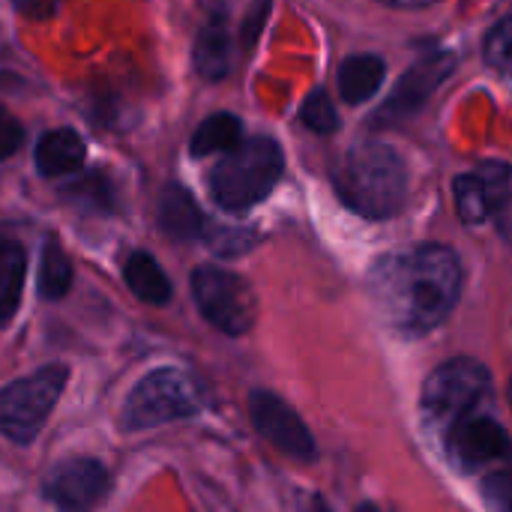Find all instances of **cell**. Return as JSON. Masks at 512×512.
<instances>
[{"label":"cell","mask_w":512,"mask_h":512,"mask_svg":"<svg viewBox=\"0 0 512 512\" xmlns=\"http://www.w3.org/2000/svg\"><path fill=\"white\" fill-rule=\"evenodd\" d=\"M462 279V258L450 246H420L378 261L372 294L393 330L426 336L456 309Z\"/></svg>","instance_id":"cell-1"},{"label":"cell","mask_w":512,"mask_h":512,"mask_svg":"<svg viewBox=\"0 0 512 512\" xmlns=\"http://www.w3.org/2000/svg\"><path fill=\"white\" fill-rule=\"evenodd\" d=\"M159 228L180 240V243H192L198 240L204 231H207V222H204V213L198 207V201L192 198V192L180 183H168L162 189V198H159Z\"/></svg>","instance_id":"cell-12"},{"label":"cell","mask_w":512,"mask_h":512,"mask_svg":"<svg viewBox=\"0 0 512 512\" xmlns=\"http://www.w3.org/2000/svg\"><path fill=\"white\" fill-rule=\"evenodd\" d=\"M24 276H27V252L18 243L3 240L0 243V324H6L18 312Z\"/></svg>","instance_id":"cell-18"},{"label":"cell","mask_w":512,"mask_h":512,"mask_svg":"<svg viewBox=\"0 0 512 512\" xmlns=\"http://www.w3.org/2000/svg\"><path fill=\"white\" fill-rule=\"evenodd\" d=\"M87 159L84 138L75 129H51L36 144V168L42 177L75 174Z\"/></svg>","instance_id":"cell-13"},{"label":"cell","mask_w":512,"mask_h":512,"mask_svg":"<svg viewBox=\"0 0 512 512\" xmlns=\"http://www.w3.org/2000/svg\"><path fill=\"white\" fill-rule=\"evenodd\" d=\"M312 512H330V507H327L324 501H315V507H312Z\"/></svg>","instance_id":"cell-31"},{"label":"cell","mask_w":512,"mask_h":512,"mask_svg":"<svg viewBox=\"0 0 512 512\" xmlns=\"http://www.w3.org/2000/svg\"><path fill=\"white\" fill-rule=\"evenodd\" d=\"M72 288V264L66 252L57 246V240H48L42 249V267H39V294L48 300H60Z\"/></svg>","instance_id":"cell-21"},{"label":"cell","mask_w":512,"mask_h":512,"mask_svg":"<svg viewBox=\"0 0 512 512\" xmlns=\"http://www.w3.org/2000/svg\"><path fill=\"white\" fill-rule=\"evenodd\" d=\"M201 411L198 387L180 369H156L144 375L126 396L120 426L126 432H147Z\"/></svg>","instance_id":"cell-5"},{"label":"cell","mask_w":512,"mask_h":512,"mask_svg":"<svg viewBox=\"0 0 512 512\" xmlns=\"http://www.w3.org/2000/svg\"><path fill=\"white\" fill-rule=\"evenodd\" d=\"M384 75L387 63L378 54H354L339 69V96L348 105H363L381 90Z\"/></svg>","instance_id":"cell-14"},{"label":"cell","mask_w":512,"mask_h":512,"mask_svg":"<svg viewBox=\"0 0 512 512\" xmlns=\"http://www.w3.org/2000/svg\"><path fill=\"white\" fill-rule=\"evenodd\" d=\"M240 138H243V123L240 117L228 114V111H219V114H210L192 135L189 141V153L195 159H204V156H213V153H231L240 147Z\"/></svg>","instance_id":"cell-16"},{"label":"cell","mask_w":512,"mask_h":512,"mask_svg":"<svg viewBox=\"0 0 512 512\" xmlns=\"http://www.w3.org/2000/svg\"><path fill=\"white\" fill-rule=\"evenodd\" d=\"M483 498L492 512H512V474L495 471L483 480Z\"/></svg>","instance_id":"cell-25"},{"label":"cell","mask_w":512,"mask_h":512,"mask_svg":"<svg viewBox=\"0 0 512 512\" xmlns=\"http://www.w3.org/2000/svg\"><path fill=\"white\" fill-rule=\"evenodd\" d=\"M300 120H303L312 132H318V135H330V132H336V129H339L336 105H333V99H330L324 90H315V93L303 102V108H300Z\"/></svg>","instance_id":"cell-23"},{"label":"cell","mask_w":512,"mask_h":512,"mask_svg":"<svg viewBox=\"0 0 512 512\" xmlns=\"http://www.w3.org/2000/svg\"><path fill=\"white\" fill-rule=\"evenodd\" d=\"M483 57L486 63L501 72L507 81H512V18H501L483 42Z\"/></svg>","instance_id":"cell-22"},{"label":"cell","mask_w":512,"mask_h":512,"mask_svg":"<svg viewBox=\"0 0 512 512\" xmlns=\"http://www.w3.org/2000/svg\"><path fill=\"white\" fill-rule=\"evenodd\" d=\"M354 512H381V510H378L375 504H360V507H357Z\"/></svg>","instance_id":"cell-30"},{"label":"cell","mask_w":512,"mask_h":512,"mask_svg":"<svg viewBox=\"0 0 512 512\" xmlns=\"http://www.w3.org/2000/svg\"><path fill=\"white\" fill-rule=\"evenodd\" d=\"M18 9L27 12V15H36V12H39V15H51V12H54L51 6H18Z\"/></svg>","instance_id":"cell-29"},{"label":"cell","mask_w":512,"mask_h":512,"mask_svg":"<svg viewBox=\"0 0 512 512\" xmlns=\"http://www.w3.org/2000/svg\"><path fill=\"white\" fill-rule=\"evenodd\" d=\"M282 171V147L273 138H252L216 162L210 171V195L222 210H249L276 189Z\"/></svg>","instance_id":"cell-3"},{"label":"cell","mask_w":512,"mask_h":512,"mask_svg":"<svg viewBox=\"0 0 512 512\" xmlns=\"http://www.w3.org/2000/svg\"><path fill=\"white\" fill-rule=\"evenodd\" d=\"M453 69H456V54H450V51H432V54L420 57L417 63H411L408 72L393 87L390 99L375 114V123L411 120L429 102V96L453 75Z\"/></svg>","instance_id":"cell-9"},{"label":"cell","mask_w":512,"mask_h":512,"mask_svg":"<svg viewBox=\"0 0 512 512\" xmlns=\"http://www.w3.org/2000/svg\"><path fill=\"white\" fill-rule=\"evenodd\" d=\"M111 477L96 459H66L45 477V498L60 512H93L108 495Z\"/></svg>","instance_id":"cell-11"},{"label":"cell","mask_w":512,"mask_h":512,"mask_svg":"<svg viewBox=\"0 0 512 512\" xmlns=\"http://www.w3.org/2000/svg\"><path fill=\"white\" fill-rule=\"evenodd\" d=\"M447 453L453 459V465L459 471H486L492 465H501V462H510L512 459V441L510 435L504 432L501 423H495L492 417H483V414H468L465 420H459L447 438Z\"/></svg>","instance_id":"cell-8"},{"label":"cell","mask_w":512,"mask_h":512,"mask_svg":"<svg viewBox=\"0 0 512 512\" xmlns=\"http://www.w3.org/2000/svg\"><path fill=\"white\" fill-rule=\"evenodd\" d=\"M453 198H456V213L465 225H483L495 210L489 201V192L480 180V174H462L453 183Z\"/></svg>","instance_id":"cell-20"},{"label":"cell","mask_w":512,"mask_h":512,"mask_svg":"<svg viewBox=\"0 0 512 512\" xmlns=\"http://www.w3.org/2000/svg\"><path fill=\"white\" fill-rule=\"evenodd\" d=\"M123 279L138 300L153 303V306H165L174 294L171 279L165 276V270L156 264L150 252H132L123 264Z\"/></svg>","instance_id":"cell-15"},{"label":"cell","mask_w":512,"mask_h":512,"mask_svg":"<svg viewBox=\"0 0 512 512\" xmlns=\"http://www.w3.org/2000/svg\"><path fill=\"white\" fill-rule=\"evenodd\" d=\"M510 402H512V381H510Z\"/></svg>","instance_id":"cell-32"},{"label":"cell","mask_w":512,"mask_h":512,"mask_svg":"<svg viewBox=\"0 0 512 512\" xmlns=\"http://www.w3.org/2000/svg\"><path fill=\"white\" fill-rule=\"evenodd\" d=\"M267 12H270V6H267V3H261V6H255V9L249 12V18H246V30H243V42H246V45H252V42L258 39V33H261V24H264Z\"/></svg>","instance_id":"cell-28"},{"label":"cell","mask_w":512,"mask_h":512,"mask_svg":"<svg viewBox=\"0 0 512 512\" xmlns=\"http://www.w3.org/2000/svg\"><path fill=\"white\" fill-rule=\"evenodd\" d=\"M66 381H69V369L63 363H54L3 387L0 390V435L15 444H30L42 432L45 420L51 417Z\"/></svg>","instance_id":"cell-6"},{"label":"cell","mask_w":512,"mask_h":512,"mask_svg":"<svg viewBox=\"0 0 512 512\" xmlns=\"http://www.w3.org/2000/svg\"><path fill=\"white\" fill-rule=\"evenodd\" d=\"M489 384H492V375L483 363L468 360V357L450 360L426 378L423 393H420V411L426 423L447 438V432L459 420L477 411V405L489 393Z\"/></svg>","instance_id":"cell-4"},{"label":"cell","mask_w":512,"mask_h":512,"mask_svg":"<svg viewBox=\"0 0 512 512\" xmlns=\"http://www.w3.org/2000/svg\"><path fill=\"white\" fill-rule=\"evenodd\" d=\"M252 234L246 231H213V240L210 246L219 252V255H237V252H246L252 246Z\"/></svg>","instance_id":"cell-27"},{"label":"cell","mask_w":512,"mask_h":512,"mask_svg":"<svg viewBox=\"0 0 512 512\" xmlns=\"http://www.w3.org/2000/svg\"><path fill=\"white\" fill-rule=\"evenodd\" d=\"M192 60H195L198 75L207 78V81H219V78L228 75V69H231V39H228V30L219 21L207 24L198 33Z\"/></svg>","instance_id":"cell-17"},{"label":"cell","mask_w":512,"mask_h":512,"mask_svg":"<svg viewBox=\"0 0 512 512\" xmlns=\"http://www.w3.org/2000/svg\"><path fill=\"white\" fill-rule=\"evenodd\" d=\"M339 198L366 219H390L408 198V168L384 141H357L336 168Z\"/></svg>","instance_id":"cell-2"},{"label":"cell","mask_w":512,"mask_h":512,"mask_svg":"<svg viewBox=\"0 0 512 512\" xmlns=\"http://www.w3.org/2000/svg\"><path fill=\"white\" fill-rule=\"evenodd\" d=\"M249 414H252L258 435L267 438L279 453L300 459V462L315 459V453H318L315 438H312L309 426L300 420V414L285 399H279L270 390H255L249 396Z\"/></svg>","instance_id":"cell-10"},{"label":"cell","mask_w":512,"mask_h":512,"mask_svg":"<svg viewBox=\"0 0 512 512\" xmlns=\"http://www.w3.org/2000/svg\"><path fill=\"white\" fill-rule=\"evenodd\" d=\"M24 144V126L0 105V162Z\"/></svg>","instance_id":"cell-26"},{"label":"cell","mask_w":512,"mask_h":512,"mask_svg":"<svg viewBox=\"0 0 512 512\" xmlns=\"http://www.w3.org/2000/svg\"><path fill=\"white\" fill-rule=\"evenodd\" d=\"M192 297L201 315L225 336H243L252 330L258 303L249 282L222 267H198L192 273Z\"/></svg>","instance_id":"cell-7"},{"label":"cell","mask_w":512,"mask_h":512,"mask_svg":"<svg viewBox=\"0 0 512 512\" xmlns=\"http://www.w3.org/2000/svg\"><path fill=\"white\" fill-rule=\"evenodd\" d=\"M63 195H66V201H72L90 213H111L114 210V186L102 171L81 174L78 180L63 186Z\"/></svg>","instance_id":"cell-19"},{"label":"cell","mask_w":512,"mask_h":512,"mask_svg":"<svg viewBox=\"0 0 512 512\" xmlns=\"http://www.w3.org/2000/svg\"><path fill=\"white\" fill-rule=\"evenodd\" d=\"M480 180L489 192V201H492V210L498 213L512 195V168L510 165H501V162H486L480 171Z\"/></svg>","instance_id":"cell-24"}]
</instances>
